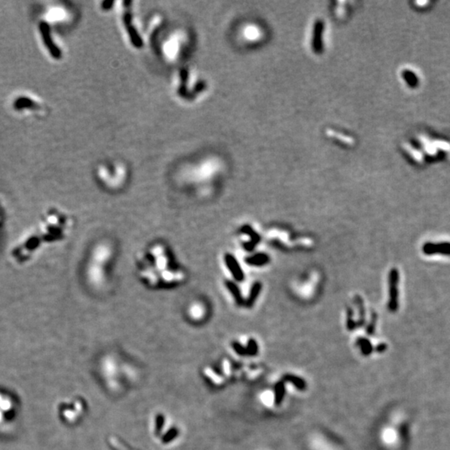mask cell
<instances>
[{"instance_id":"4fadbf2b","label":"cell","mask_w":450,"mask_h":450,"mask_svg":"<svg viewBox=\"0 0 450 450\" xmlns=\"http://www.w3.org/2000/svg\"><path fill=\"white\" fill-rule=\"evenodd\" d=\"M357 342H358V344L361 348L362 353L365 356L369 355L374 350V348H373V346H372L371 343L369 342V339H367L365 338H359Z\"/></svg>"},{"instance_id":"9a60e30c","label":"cell","mask_w":450,"mask_h":450,"mask_svg":"<svg viewBox=\"0 0 450 450\" xmlns=\"http://www.w3.org/2000/svg\"><path fill=\"white\" fill-rule=\"evenodd\" d=\"M244 34H245L248 39H251V40L254 39L255 40V39L260 38V29L257 27H255V26H249V28H246V29H245Z\"/></svg>"},{"instance_id":"5bb4252c","label":"cell","mask_w":450,"mask_h":450,"mask_svg":"<svg viewBox=\"0 0 450 450\" xmlns=\"http://www.w3.org/2000/svg\"><path fill=\"white\" fill-rule=\"evenodd\" d=\"M275 404L279 405L282 403L283 399L285 397V388L284 381H280L276 384L275 387Z\"/></svg>"},{"instance_id":"e0dca14e","label":"cell","mask_w":450,"mask_h":450,"mask_svg":"<svg viewBox=\"0 0 450 450\" xmlns=\"http://www.w3.org/2000/svg\"><path fill=\"white\" fill-rule=\"evenodd\" d=\"M228 285H229V290H231V292L233 293V295H234V298L236 300L237 303H239V305L243 304L244 300L242 298L239 288L237 287L236 285L231 282L228 283Z\"/></svg>"},{"instance_id":"5b68a950","label":"cell","mask_w":450,"mask_h":450,"mask_svg":"<svg viewBox=\"0 0 450 450\" xmlns=\"http://www.w3.org/2000/svg\"><path fill=\"white\" fill-rule=\"evenodd\" d=\"M423 251L425 255H431L440 254V255H447L450 256V243H427L423 247Z\"/></svg>"},{"instance_id":"ba28073f","label":"cell","mask_w":450,"mask_h":450,"mask_svg":"<svg viewBox=\"0 0 450 450\" xmlns=\"http://www.w3.org/2000/svg\"><path fill=\"white\" fill-rule=\"evenodd\" d=\"M326 135H328V137L332 138V139H335L344 145H353L354 144V140L353 138L348 135H343L342 133L337 132L335 130H330V129L326 130Z\"/></svg>"},{"instance_id":"7c38bea8","label":"cell","mask_w":450,"mask_h":450,"mask_svg":"<svg viewBox=\"0 0 450 450\" xmlns=\"http://www.w3.org/2000/svg\"><path fill=\"white\" fill-rule=\"evenodd\" d=\"M283 380L292 383L300 390H304L306 389L305 382L303 381V379H300L299 377L295 376V375H292V374H285V376L283 377Z\"/></svg>"},{"instance_id":"30bf717a","label":"cell","mask_w":450,"mask_h":450,"mask_svg":"<svg viewBox=\"0 0 450 450\" xmlns=\"http://www.w3.org/2000/svg\"><path fill=\"white\" fill-rule=\"evenodd\" d=\"M262 290V284L260 282H255L252 286L250 295H249V299L247 300L246 305L249 308H251L253 304L255 303V301L257 300L258 296L260 295V291Z\"/></svg>"},{"instance_id":"ac0fdd59","label":"cell","mask_w":450,"mask_h":450,"mask_svg":"<svg viewBox=\"0 0 450 450\" xmlns=\"http://www.w3.org/2000/svg\"><path fill=\"white\" fill-rule=\"evenodd\" d=\"M48 17L51 21L60 20L64 17V11L60 8H54L49 12Z\"/></svg>"},{"instance_id":"6da1fadb","label":"cell","mask_w":450,"mask_h":450,"mask_svg":"<svg viewBox=\"0 0 450 450\" xmlns=\"http://www.w3.org/2000/svg\"><path fill=\"white\" fill-rule=\"evenodd\" d=\"M115 256V246L108 239L100 240L92 248L85 275L87 281L94 290H102L107 286Z\"/></svg>"},{"instance_id":"3957f363","label":"cell","mask_w":450,"mask_h":450,"mask_svg":"<svg viewBox=\"0 0 450 450\" xmlns=\"http://www.w3.org/2000/svg\"><path fill=\"white\" fill-rule=\"evenodd\" d=\"M185 313L191 319L201 320L206 317L208 313V306L202 300H194L186 307Z\"/></svg>"},{"instance_id":"d6986e66","label":"cell","mask_w":450,"mask_h":450,"mask_svg":"<svg viewBox=\"0 0 450 450\" xmlns=\"http://www.w3.org/2000/svg\"><path fill=\"white\" fill-rule=\"evenodd\" d=\"M35 104L33 101H31L30 99H26V98H22L18 99L15 103L16 109H23V108H33Z\"/></svg>"},{"instance_id":"ffe728a7","label":"cell","mask_w":450,"mask_h":450,"mask_svg":"<svg viewBox=\"0 0 450 450\" xmlns=\"http://www.w3.org/2000/svg\"><path fill=\"white\" fill-rule=\"evenodd\" d=\"M377 323V314L375 312H373L371 314V320L367 326L366 331L369 335H373L375 332V327Z\"/></svg>"},{"instance_id":"2e32d148","label":"cell","mask_w":450,"mask_h":450,"mask_svg":"<svg viewBox=\"0 0 450 450\" xmlns=\"http://www.w3.org/2000/svg\"><path fill=\"white\" fill-rule=\"evenodd\" d=\"M347 328L348 330H354L356 328V323L354 319V312L350 307L347 308Z\"/></svg>"},{"instance_id":"8992f818","label":"cell","mask_w":450,"mask_h":450,"mask_svg":"<svg viewBox=\"0 0 450 450\" xmlns=\"http://www.w3.org/2000/svg\"><path fill=\"white\" fill-rule=\"evenodd\" d=\"M242 231L245 233V234H249V236L251 237V241L244 244V248L247 250H249V251H252L253 249H255V246H256V244L260 241V235L249 225L244 226L242 229Z\"/></svg>"},{"instance_id":"277c9868","label":"cell","mask_w":450,"mask_h":450,"mask_svg":"<svg viewBox=\"0 0 450 450\" xmlns=\"http://www.w3.org/2000/svg\"><path fill=\"white\" fill-rule=\"evenodd\" d=\"M39 29H40L42 37H43V42L45 43L48 51L50 52L52 56L55 59H59L61 57V52L59 48H57L55 43L52 40L51 36H50V32H49V28L46 23H41L39 24Z\"/></svg>"},{"instance_id":"9c48e42d","label":"cell","mask_w":450,"mask_h":450,"mask_svg":"<svg viewBox=\"0 0 450 450\" xmlns=\"http://www.w3.org/2000/svg\"><path fill=\"white\" fill-rule=\"evenodd\" d=\"M227 263H228L229 269H230L232 273H233V275H234V278H235L238 281H242V280H244V274H243V271H242L241 269L239 267V265H238L236 260H235L233 256H231V255H228V256H227Z\"/></svg>"},{"instance_id":"7402d4cb","label":"cell","mask_w":450,"mask_h":450,"mask_svg":"<svg viewBox=\"0 0 450 450\" xmlns=\"http://www.w3.org/2000/svg\"><path fill=\"white\" fill-rule=\"evenodd\" d=\"M386 345L383 343V344H379V345L377 346L376 350L378 352H383L386 349Z\"/></svg>"},{"instance_id":"8fae6325","label":"cell","mask_w":450,"mask_h":450,"mask_svg":"<svg viewBox=\"0 0 450 450\" xmlns=\"http://www.w3.org/2000/svg\"><path fill=\"white\" fill-rule=\"evenodd\" d=\"M355 303H356L357 307L359 309V322H358V326L359 328H361L364 325L365 323V308H364V301L359 295L355 296Z\"/></svg>"},{"instance_id":"44dd1931","label":"cell","mask_w":450,"mask_h":450,"mask_svg":"<svg viewBox=\"0 0 450 450\" xmlns=\"http://www.w3.org/2000/svg\"><path fill=\"white\" fill-rule=\"evenodd\" d=\"M247 350H248L249 355H255V354H257L259 348H258L257 343H256V341L255 339H250L249 341Z\"/></svg>"},{"instance_id":"7a4b0ae2","label":"cell","mask_w":450,"mask_h":450,"mask_svg":"<svg viewBox=\"0 0 450 450\" xmlns=\"http://www.w3.org/2000/svg\"><path fill=\"white\" fill-rule=\"evenodd\" d=\"M399 271L396 269H393L389 273V308L392 312H395L399 307Z\"/></svg>"},{"instance_id":"52a82bcc","label":"cell","mask_w":450,"mask_h":450,"mask_svg":"<svg viewBox=\"0 0 450 450\" xmlns=\"http://www.w3.org/2000/svg\"><path fill=\"white\" fill-rule=\"evenodd\" d=\"M270 261V256L265 253H258L256 255H252L246 259V262L249 265H255V266H264V265H268Z\"/></svg>"}]
</instances>
